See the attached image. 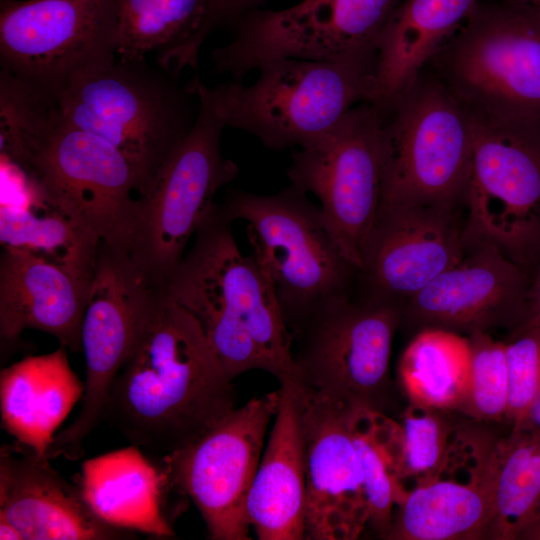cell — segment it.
Instances as JSON below:
<instances>
[{
  "instance_id": "cell-1",
  "label": "cell",
  "mask_w": 540,
  "mask_h": 540,
  "mask_svg": "<svg viewBox=\"0 0 540 540\" xmlns=\"http://www.w3.org/2000/svg\"><path fill=\"white\" fill-rule=\"evenodd\" d=\"M236 392L197 320L161 289L112 384L102 420L166 456L235 408Z\"/></svg>"
},
{
  "instance_id": "cell-2",
  "label": "cell",
  "mask_w": 540,
  "mask_h": 540,
  "mask_svg": "<svg viewBox=\"0 0 540 540\" xmlns=\"http://www.w3.org/2000/svg\"><path fill=\"white\" fill-rule=\"evenodd\" d=\"M231 223L214 203L163 289L197 320L231 380L259 369L280 385L297 383L293 337L271 282L240 251Z\"/></svg>"
},
{
  "instance_id": "cell-3",
  "label": "cell",
  "mask_w": 540,
  "mask_h": 540,
  "mask_svg": "<svg viewBox=\"0 0 540 540\" xmlns=\"http://www.w3.org/2000/svg\"><path fill=\"white\" fill-rule=\"evenodd\" d=\"M62 118L115 147L130 163L142 194L191 130L198 107L190 84L146 59L118 56L73 74L52 97Z\"/></svg>"
},
{
  "instance_id": "cell-4",
  "label": "cell",
  "mask_w": 540,
  "mask_h": 540,
  "mask_svg": "<svg viewBox=\"0 0 540 540\" xmlns=\"http://www.w3.org/2000/svg\"><path fill=\"white\" fill-rule=\"evenodd\" d=\"M221 206L232 221L247 222L252 255L271 282L292 337L317 311L350 294L358 270L306 193L292 185L273 195L233 190Z\"/></svg>"
},
{
  "instance_id": "cell-5",
  "label": "cell",
  "mask_w": 540,
  "mask_h": 540,
  "mask_svg": "<svg viewBox=\"0 0 540 540\" xmlns=\"http://www.w3.org/2000/svg\"><path fill=\"white\" fill-rule=\"evenodd\" d=\"M7 157L36 195L95 242L129 252L138 178L104 139L67 123L56 104L49 117Z\"/></svg>"
},
{
  "instance_id": "cell-6",
  "label": "cell",
  "mask_w": 540,
  "mask_h": 540,
  "mask_svg": "<svg viewBox=\"0 0 540 540\" xmlns=\"http://www.w3.org/2000/svg\"><path fill=\"white\" fill-rule=\"evenodd\" d=\"M428 64L468 113L540 124V19L525 3H478Z\"/></svg>"
},
{
  "instance_id": "cell-7",
  "label": "cell",
  "mask_w": 540,
  "mask_h": 540,
  "mask_svg": "<svg viewBox=\"0 0 540 540\" xmlns=\"http://www.w3.org/2000/svg\"><path fill=\"white\" fill-rule=\"evenodd\" d=\"M250 85L223 83L207 94L225 126L267 148L303 147L359 102H372L375 68L354 62L278 58L257 67Z\"/></svg>"
},
{
  "instance_id": "cell-8",
  "label": "cell",
  "mask_w": 540,
  "mask_h": 540,
  "mask_svg": "<svg viewBox=\"0 0 540 540\" xmlns=\"http://www.w3.org/2000/svg\"><path fill=\"white\" fill-rule=\"evenodd\" d=\"M190 86L198 98L195 122L135 200L129 253L160 288L183 259L215 194L238 175L237 165L221 151L226 126L206 85L195 78Z\"/></svg>"
},
{
  "instance_id": "cell-9",
  "label": "cell",
  "mask_w": 540,
  "mask_h": 540,
  "mask_svg": "<svg viewBox=\"0 0 540 540\" xmlns=\"http://www.w3.org/2000/svg\"><path fill=\"white\" fill-rule=\"evenodd\" d=\"M385 115L381 207L466 205L472 165L467 111L432 73H420ZM386 117V116H385Z\"/></svg>"
},
{
  "instance_id": "cell-10",
  "label": "cell",
  "mask_w": 540,
  "mask_h": 540,
  "mask_svg": "<svg viewBox=\"0 0 540 540\" xmlns=\"http://www.w3.org/2000/svg\"><path fill=\"white\" fill-rule=\"evenodd\" d=\"M402 307L365 294L341 297L293 334L297 385L348 408L385 413L390 358Z\"/></svg>"
},
{
  "instance_id": "cell-11",
  "label": "cell",
  "mask_w": 540,
  "mask_h": 540,
  "mask_svg": "<svg viewBox=\"0 0 540 540\" xmlns=\"http://www.w3.org/2000/svg\"><path fill=\"white\" fill-rule=\"evenodd\" d=\"M385 122L377 106L361 102L295 151L288 169L292 186L319 199L329 231L358 271L381 205Z\"/></svg>"
},
{
  "instance_id": "cell-12",
  "label": "cell",
  "mask_w": 540,
  "mask_h": 540,
  "mask_svg": "<svg viewBox=\"0 0 540 540\" xmlns=\"http://www.w3.org/2000/svg\"><path fill=\"white\" fill-rule=\"evenodd\" d=\"M402 0H302L282 10L253 11L234 39L212 53L218 72L240 80L278 58L345 61L376 68L377 43Z\"/></svg>"
},
{
  "instance_id": "cell-13",
  "label": "cell",
  "mask_w": 540,
  "mask_h": 540,
  "mask_svg": "<svg viewBox=\"0 0 540 540\" xmlns=\"http://www.w3.org/2000/svg\"><path fill=\"white\" fill-rule=\"evenodd\" d=\"M468 115L466 241L491 243L519 264L540 242V124Z\"/></svg>"
},
{
  "instance_id": "cell-14",
  "label": "cell",
  "mask_w": 540,
  "mask_h": 540,
  "mask_svg": "<svg viewBox=\"0 0 540 540\" xmlns=\"http://www.w3.org/2000/svg\"><path fill=\"white\" fill-rule=\"evenodd\" d=\"M279 389L234 408L187 446L163 456L171 486L199 510L213 540H248V494Z\"/></svg>"
},
{
  "instance_id": "cell-15",
  "label": "cell",
  "mask_w": 540,
  "mask_h": 540,
  "mask_svg": "<svg viewBox=\"0 0 540 540\" xmlns=\"http://www.w3.org/2000/svg\"><path fill=\"white\" fill-rule=\"evenodd\" d=\"M116 55L115 0H1V71L53 97Z\"/></svg>"
},
{
  "instance_id": "cell-16",
  "label": "cell",
  "mask_w": 540,
  "mask_h": 540,
  "mask_svg": "<svg viewBox=\"0 0 540 540\" xmlns=\"http://www.w3.org/2000/svg\"><path fill=\"white\" fill-rule=\"evenodd\" d=\"M468 243L457 206L381 207L365 244L358 280L362 294L401 307L457 263Z\"/></svg>"
},
{
  "instance_id": "cell-17",
  "label": "cell",
  "mask_w": 540,
  "mask_h": 540,
  "mask_svg": "<svg viewBox=\"0 0 540 540\" xmlns=\"http://www.w3.org/2000/svg\"><path fill=\"white\" fill-rule=\"evenodd\" d=\"M299 389L306 463L304 539H357L369 510L349 426L351 408Z\"/></svg>"
},
{
  "instance_id": "cell-18",
  "label": "cell",
  "mask_w": 540,
  "mask_h": 540,
  "mask_svg": "<svg viewBox=\"0 0 540 540\" xmlns=\"http://www.w3.org/2000/svg\"><path fill=\"white\" fill-rule=\"evenodd\" d=\"M527 306L519 264L487 242L468 244L464 256L402 306V323L469 334L516 318Z\"/></svg>"
},
{
  "instance_id": "cell-19",
  "label": "cell",
  "mask_w": 540,
  "mask_h": 540,
  "mask_svg": "<svg viewBox=\"0 0 540 540\" xmlns=\"http://www.w3.org/2000/svg\"><path fill=\"white\" fill-rule=\"evenodd\" d=\"M18 441L0 449V517L13 523L24 540H115L130 530L101 520L85 502L79 485L68 482Z\"/></svg>"
},
{
  "instance_id": "cell-20",
  "label": "cell",
  "mask_w": 540,
  "mask_h": 540,
  "mask_svg": "<svg viewBox=\"0 0 540 540\" xmlns=\"http://www.w3.org/2000/svg\"><path fill=\"white\" fill-rule=\"evenodd\" d=\"M448 461L433 480L411 490L393 514L390 540L485 539L492 515L495 467L492 446L460 480L478 438L459 433Z\"/></svg>"
},
{
  "instance_id": "cell-21",
  "label": "cell",
  "mask_w": 540,
  "mask_h": 540,
  "mask_svg": "<svg viewBox=\"0 0 540 540\" xmlns=\"http://www.w3.org/2000/svg\"><path fill=\"white\" fill-rule=\"evenodd\" d=\"M91 282L78 279L29 251L3 247L0 258L1 348L28 329L54 336L82 352V325Z\"/></svg>"
},
{
  "instance_id": "cell-22",
  "label": "cell",
  "mask_w": 540,
  "mask_h": 540,
  "mask_svg": "<svg viewBox=\"0 0 540 540\" xmlns=\"http://www.w3.org/2000/svg\"><path fill=\"white\" fill-rule=\"evenodd\" d=\"M306 463L302 398L295 383L280 385L275 421L251 485L246 513L260 540H303Z\"/></svg>"
},
{
  "instance_id": "cell-23",
  "label": "cell",
  "mask_w": 540,
  "mask_h": 540,
  "mask_svg": "<svg viewBox=\"0 0 540 540\" xmlns=\"http://www.w3.org/2000/svg\"><path fill=\"white\" fill-rule=\"evenodd\" d=\"M479 0H402L378 43L372 102L387 113Z\"/></svg>"
},
{
  "instance_id": "cell-24",
  "label": "cell",
  "mask_w": 540,
  "mask_h": 540,
  "mask_svg": "<svg viewBox=\"0 0 540 540\" xmlns=\"http://www.w3.org/2000/svg\"><path fill=\"white\" fill-rule=\"evenodd\" d=\"M67 348L23 358L0 372L1 426L39 456L82 398L84 383L70 366Z\"/></svg>"
},
{
  "instance_id": "cell-25",
  "label": "cell",
  "mask_w": 540,
  "mask_h": 540,
  "mask_svg": "<svg viewBox=\"0 0 540 540\" xmlns=\"http://www.w3.org/2000/svg\"><path fill=\"white\" fill-rule=\"evenodd\" d=\"M169 482L140 447L131 446L86 460L79 487L90 509L118 528L154 536H174L162 510V490Z\"/></svg>"
},
{
  "instance_id": "cell-26",
  "label": "cell",
  "mask_w": 540,
  "mask_h": 540,
  "mask_svg": "<svg viewBox=\"0 0 540 540\" xmlns=\"http://www.w3.org/2000/svg\"><path fill=\"white\" fill-rule=\"evenodd\" d=\"M210 12L211 0H115L116 55L157 54V64L172 74L195 68Z\"/></svg>"
},
{
  "instance_id": "cell-27",
  "label": "cell",
  "mask_w": 540,
  "mask_h": 540,
  "mask_svg": "<svg viewBox=\"0 0 540 540\" xmlns=\"http://www.w3.org/2000/svg\"><path fill=\"white\" fill-rule=\"evenodd\" d=\"M29 197L23 205L1 204L2 247L29 251L72 276L91 282L99 243L42 201L31 187Z\"/></svg>"
},
{
  "instance_id": "cell-28",
  "label": "cell",
  "mask_w": 540,
  "mask_h": 540,
  "mask_svg": "<svg viewBox=\"0 0 540 540\" xmlns=\"http://www.w3.org/2000/svg\"><path fill=\"white\" fill-rule=\"evenodd\" d=\"M471 350L459 333L426 328L409 342L399 362V377L411 404L458 411L465 396Z\"/></svg>"
},
{
  "instance_id": "cell-29",
  "label": "cell",
  "mask_w": 540,
  "mask_h": 540,
  "mask_svg": "<svg viewBox=\"0 0 540 540\" xmlns=\"http://www.w3.org/2000/svg\"><path fill=\"white\" fill-rule=\"evenodd\" d=\"M492 515L485 539L517 540L540 511V431L511 429L494 443Z\"/></svg>"
},
{
  "instance_id": "cell-30",
  "label": "cell",
  "mask_w": 540,
  "mask_h": 540,
  "mask_svg": "<svg viewBox=\"0 0 540 540\" xmlns=\"http://www.w3.org/2000/svg\"><path fill=\"white\" fill-rule=\"evenodd\" d=\"M447 411L409 404L396 422L390 440L396 482V504L445 467L459 431L443 413Z\"/></svg>"
},
{
  "instance_id": "cell-31",
  "label": "cell",
  "mask_w": 540,
  "mask_h": 540,
  "mask_svg": "<svg viewBox=\"0 0 540 540\" xmlns=\"http://www.w3.org/2000/svg\"><path fill=\"white\" fill-rule=\"evenodd\" d=\"M389 417L368 409H350L349 426L359 454L364 476L369 521L378 536L385 539L396 504V482L387 446Z\"/></svg>"
},
{
  "instance_id": "cell-32",
  "label": "cell",
  "mask_w": 540,
  "mask_h": 540,
  "mask_svg": "<svg viewBox=\"0 0 540 540\" xmlns=\"http://www.w3.org/2000/svg\"><path fill=\"white\" fill-rule=\"evenodd\" d=\"M470 369L467 388L458 409L477 421L506 419L508 408V370L505 342L488 332L470 334Z\"/></svg>"
},
{
  "instance_id": "cell-33",
  "label": "cell",
  "mask_w": 540,
  "mask_h": 540,
  "mask_svg": "<svg viewBox=\"0 0 540 540\" xmlns=\"http://www.w3.org/2000/svg\"><path fill=\"white\" fill-rule=\"evenodd\" d=\"M511 429L525 420L540 391V324L525 320L505 342Z\"/></svg>"
},
{
  "instance_id": "cell-34",
  "label": "cell",
  "mask_w": 540,
  "mask_h": 540,
  "mask_svg": "<svg viewBox=\"0 0 540 540\" xmlns=\"http://www.w3.org/2000/svg\"><path fill=\"white\" fill-rule=\"evenodd\" d=\"M259 1L261 0H211L208 34L219 20L244 13Z\"/></svg>"
},
{
  "instance_id": "cell-35",
  "label": "cell",
  "mask_w": 540,
  "mask_h": 540,
  "mask_svg": "<svg viewBox=\"0 0 540 540\" xmlns=\"http://www.w3.org/2000/svg\"><path fill=\"white\" fill-rule=\"evenodd\" d=\"M527 318L526 320L540 324V269L527 294Z\"/></svg>"
},
{
  "instance_id": "cell-36",
  "label": "cell",
  "mask_w": 540,
  "mask_h": 540,
  "mask_svg": "<svg viewBox=\"0 0 540 540\" xmlns=\"http://www.w3.org/2000/svg\"><path fill=\"white\" fill-rule=\"evenodd\" d=\"M521 427L540 431V391L534 403L532 404L525 420L517 428H521Z\"/></svg>"
},
{
  "instance_id": "cell-37",
  "label": "cell",
  "mask_w": 540,
  "mask_h": 540,
  "mask_svg": "<svg viewBox=\"0 0 540 540\" xmlns=\"http://www.w3.org/2000/svg\"><path fill=\"white\" fill-rule=\"evenodd\" d=\"M0 539L1 540H24L22 533L10 521L0 517Z\"/></svg>"
},
{
  "instance_id": "cell-38",
  "label": "cell",
  "mask_w": 540,
  "mask_h": 540,
  "mask_svg": "<svg viewBox=\"0 0 540 540\" xmlns=\"http://www.w3.org/2000/svg\"><path fill=\"white\" fill-rule=\"evenodd\" d=\"M517 540H540V511L523 529Z\"/></svg>"
},
{
  "instance_id": "cell-39",
  "label": "cell",
  "mask_w": 540,
  "mask_h": 540,
  "mask_svg": "<svg viewBox=\"0 0 540 540\" xmlns=\"http://www.w3.org/2000/svg\"><path fill=\"white\" fill-rule=\"evenodd\" d=\"M517 1V0H516ZM530 7L534 14L540 19V0H519Z\"/></svg>"
},
{
  "instance_id": "cell-40",
  "label": "cell",
  "mask_w": 540,
  "mask_h": 540,
  "mask_svg": "<svg viewBox=\"0 0 540 540\" xmlns=\"http://www.w3.org/2000/svg\"><path fill=\"white\" fill-rule=\"evenodd\" d=\"M517 1H519V0H517Z\"/></svg>"
}]
</instances>
